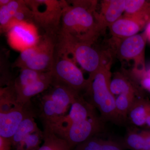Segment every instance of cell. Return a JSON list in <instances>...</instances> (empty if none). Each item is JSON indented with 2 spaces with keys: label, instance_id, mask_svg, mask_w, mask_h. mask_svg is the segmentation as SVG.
Wrapping results in <instances>:
<instances>
[{
  "label": "cell",
  "instance_id": "obj_1",
  "mask_svg": "<svg viewBox=\"0 0 150 150\" xmlns=\"http://www.w3.org/2000/svg\"><path fill=\"white\" fill-rule=\"evenodd\" d=\"M62 1L63 15L57 36L92 45L103 33L96 11L97 1Z\"/></svg>",
  "mask_w": 150,
  "mask_h": 150
},
{
  "label": "cell",
  "instance_id": "obj_2",
  "mask_svg": "<svg viewBox=\"0 0 150 150\" xmlns=\"http://www.w3.org/2000/svg\"><path fill=\"white\" fill-rule=\"evenodd\" d=\"M111 64L112 59L110 53H108L99 69L87 79L88 84L86 93L90 99L87 100L98 110L104 122L122 125L124 123L116 112L115 97L110 89Z\"/></svg>",
  "mask_w": 150,
  "mask_h": 150
},
{
  "label": "cell",
  "instance_id": "obj_3",
  "mask_svg": "<svg viewBox=\"0 0 150 150\" xmlns=\"http://www.w3.org/2000/svg\"><path fill=\"white\" fill-rule=\"evenodd\" d=\"M48 89L40 97L38 116L44 127L50 128L67 114L73 102L81 94L54 81Z\"/></svg>",
  "mask_w": 150,
  "mask_h": 150
},
{
  "label": "cell",
  "instance_id": "obj_4",
  "mask_svg": "<svg viewBox=\"0 0 150 150\" xmlns=\"http://www.w3.org/2000/svg\"><path fill=\"white\" fill-rule=\"evenodd\" d=\"M92 46L88 43L57 37L56 53L68 56L71 55L73 61L88 73V78H91L101 67L108 52H99Z\"/></svg>",
  "mask_w": 150,
  "mask_h": 150
},
{
  "label": "cell",
  "instance_id": "obj_5",
  "mask_svg": "<svg viewBox=\"0 0 150 150\" xmlns=\"http://www.w3.org/2000/svg\"><path fill=\"white\" fill-rule=\"evenodd\" d=\"M25 1L32 11L33 23L36 27L42 28L45 34L57 37L61 28L63 15L62 1Z\"/></svg>",
  "mask_w": 150,
  "mask_h": 150
},
{
  "label": "cell",
  "instance_id": "obj_6",
  "mask_svg": "<svg viewBox=\"0 0 150 150\" xmlns=\"http://www.w3.org/2000/svg\"><path fill=\"white\" fill-rule=\"evenodd\" d=\"M53 81L67 86L78 93L86 91L88 81L69 57L55 52L54 64L50 71Z\"/></svg>",
  "mask_w": 150,
  "mask_h": 150
},
{
  "label": "cell",
  "instance_id": "obj_7",
  "mask_svg": "<svg viewBox=\"0 0 150 150\" xmlns=\"http://www.w3.org/2000/svg\"><path fill=\"white\" fill-rule=\"evenodd\" d=\"M116 40L115 53L119 59L134 62V74L146 71L145 48L147 40L145 32Z\"/></svg>",
  "mask_w": 150,
  "mask_h": 150
},
{
  "label": "cell",
  "instance_id": "obj_8",
  "mask_svg": "<svg viewBox=\"0 0 150 150\" xmlns=\"http://www.w3.org/2000/svg\"><path fill=\"white\" fill-rule=\"evenodd\" d=\"M105 122L97 114L86 120L72 124L56 135L65 140L71 149L97 136L104 129Z\"/></svg>",
  "mask_w": 150,
  "mask_h": 150
},
{
  "label": "cell",
  "instance_id": "obj_9",
  "mask_svg": "<svg viewBox=\"0 0 150 150\" xmlns=\"http://www.w3.org/2000/svg\"><path fill=\"white\" fill-rule=\"evenodd\" d=\"M8 40L12 48L22 51L35 46L41 37L38 35L37 27L31 23H16L8 28Z\"/></svg>",
  "mask_w": 150,
  "mask_h": 150
},
{
  "label": "cell",
  "instance_id": "obj_10",
  "mask_svg": "<svg viewBox=\"0 0 150 150\" xmlns=\"http://www.w3.org/2000/svg\"><path fill=\"white\" fill-rule=\"evenodd\" d=\"M96 109L91 103L80 95L73 102L69 112L51 127L48 128L55 135H58L72 124L79 123L96 115Z\"/></svg>",
  "mask_w": 150,
  "mask_h": 150
},
{
  "label": "cell",
  "instance_id": "obj_11",
  "mask_svg": "<svg viewBox=\"0 0 150 150\" xmlns=\"http://www.w3.org/2000/svg\"><path fill=\"white\" fill-rule=\"evenodd\" d=\"M39 43L40 48L37 53L22 68H27L40 72L51 71L56 52V37L44 34Z\"/></svg>",
  "mask_w": 150,
  "mask_h": 150
},
{
  "label": "cell",
  "instance_id": "obj_12",
  "mask_svg": "<svg viewBox=\"0 0 150 150\" xmlns=\"http://www.w3.org/2000/svg\"><path fill=\"white\" fill-rule=\"evenodd\" d=\"M150 21V16L140 14L131 16H122L109 27L114 40H120L137 35Z\"/></svg>",
  "mask_w": 150,
  "mask_h": 150
},
{
  "label": "cell",
  "instance_id": "obj_13",
  "mask_svg": "<svg viewBox=\"0 0 150 150\" xmlns=\"http://www.w3.org/2000/svg\"><path fill=\"white\" fill-rule=\"evenodd\" d=\"M33 109L30 103L19 105L8 112L0 113V137L11 140L22 121Z\"/></svg>",
  "mask_w": 150,
  "mask_h": 150
},
{
  "label": "cell",
  "instance_id": "obj_14",
  "mask_svg": "<svg viewBox=\"0 0 150 150\" xmlns=\"http://www.w3.org/2000/svg\"><path fill=\"white\" fill-rule=\"evenodd\" d=\"M126 8V0H103L98 16L103 32L122 16Z\"/></svg>",
  "mask_w": 150,
  "mask_h": 150
},
{
  "label": "cell",
  "instance_id": "obj_15",
  "mask_svg": "<svg viewBox=\"0 0 150 150\" xmlns=\"http://www.w3.org/2000/svg\"><path fill=\"white\" fill-rule=\"evenodd\" d=\"M52 81L53 78L51 71L47 72L40 79L16 93L18 102L22 105L30 103L32 98L44 92L49 88Z\"/></svg>",
  "mask_w": 150,
  "mask_h": 150
},
{
  "label": "cell",
  "instance_id": "obj_16",
  "mask_svg": "<svg viewBox=\"0 0 150 150\" xmlns=\"http://www.w3.org/2000/svg\"><path fill=\"white\" fill-rule=\"evenodd\" d=\"M110 88L111 92L115 96L123 94H133L137 96H142L137 83L121 73L115 74L112 79H111Z\"/></svg>",
  "mask_w": 150,
  "mask_h": 150
},
{
  "label": "cell",
  "instance_id": "obj_17",
  "mask_svg": "<svg viewBox=\"0 0 150 150\" xmlns=\"http://www.w3.org/2000/svg\"><path fill=\"white\" fill-rule=\"evenodd\" d=\"M150 100L142 96L136 97L128 113V120L138 127L146 126Z\"/></svg>",
  "mask_w": 150,
  "mask_h": 150
},
{
  "label": "cell",
  "instance_id": "obj_18",
  "mask_svg": "<svg viewBox=\"0 0 150 150\" xmlns=\"http://www.w3.org/2000/svg\"><path fill=\"white\" fill-rule=\"evenodd\" d=\"M35 114L33 109L22 121L18 129L11 139L13 150L17 147L25 137L38 129L34 118Z\"/></svg>",
  "mask_w": 150,
  "mask_h": 150
},
{
  "label": "cell",
  "instance_id": "obj_19",
  "mask_svg": "<svg viewBox=\"0 0 150 150\" xmlns=\"http://www.w3.org/2000/svg\"><path fill=\"white\" fill-rule=\"evenodd\" d=\"M25 4L23 0H11L6 5L0 7V28L1 32H6L15 14Z\"/></svg>",
  "mask_w": 150,
  "mask_h": 150
},
{
  "label": "cell",
  "instance_id": "obj_20",
  "mask_svg": "<svg viewBox=\"0 0 150 150\" xmlns=\"http://www.w3.org/2000/svg\"><path fill=\"white\" fill-rule=\"evenodd\" d=\"M43 143L38 150H72L65 140L57 137L48 127H44Z\"/></svg>",
  "mask_w": 150,
  "mask_h": 150
},
{
  "label": "cell",
  "instance_id": "obj_21",
  "mask_svg": "<svg viewBox=\"0 0 150 150\" xmlns=\"http://www.w3.org/2000/svg\"><path fill=\"white\" fill-rule=\"evenodd\" d=\"M46 72H40L27 68L21 69L20 73L13 82L16 93L43 77Z\"/></svg>",
  "mask_w": 150,
  "mask_h": 150
},
{
  "label": "cell",
  "instance_id": "obj_22",
  "mask_svg": "<svg viewBox=\"0 0 150 150\" xmlns=\"http://www.w3.org/2000/svg\"><path fill=\"white\" fill-rule=\"evenodd\" d=\"M125 150H148L144 139L139 132L129 129L126 136L120 142Z\"/></svg>",
  "mask_w": 150,
  "mask_h": 150
},
{
  "label": "cell",
  "instance_id": "obj_23",
  "mask_svg": "<svg viewBox=\"0 0 150 150\" xmlns=\"http://www.w3.org/2000/svg\"><path fill=\"white\" fill-rule=\"evenodd\" d=\"M136 96L129 94H123L115 98V108L117 114L123 123L128 121L129 110Z\"/></svg>",
  "mask_w": 150,
  "mask_h": 150
},
{
  "label": "cell",
  "instance_id": "obj_24",
  "mask_svg": "<svg viewBox=\"0 0 150 150\" xmlns=\"http://www.w3.org/2000/svg\"><path fill=\"white\" fill-rule=\"evenodd\" d=\"M43 139V131L38 128L23 138L14 150H38Z\"/></svg>",
  "mask_w": 150,
  "mask_h": 150
},
{
  "label": "cell",
  "instance_id": "obj_25",
  "mask_svg": "<svg viewBox=\"0 0 150 150\" xmlns=\"http://www.w3.org/2000/svg\"><path fill=\"white\" fill-rule=\"evenodd\" d=\"M150 8V1L126 0V8L123 15L131 16L144 12Z\"/></svg>",
  "mask_w": 150,
  "mask_h": 150
},
{
  "label": "cell",
  "instance_id": "obj_26",
  "mask_svg": "<svg viewBox=\"0 0 150 150\" xmlns=\"http://www.w3.org/2000/svg\"><path fill=\"white\" fill-rule=\"evenodd\" d=\"M40 41L35 46L28 48L21 51L18 58L12 65L13 67H18L21 69L25 64L33 58L40 48Z\"/></svg>",
  "mask_w": 150,
  "mask_h": 150
},
{
  "label": "cell",
  "instance_id": "obj_27",
  "mask_svg": "<svg viewBox=\"0 0 150 150\" xmlns=\"http://www.w3.org/2000/svg\"><path fill=\"white\" fill-rule=\"evenodd\" d=\"M136 76L139 80L140 83L142 88L150 93V68L136 75Z\"/></svg>",
  "mask_w": 150,
  "mask_h": 150
},
{
  "label": "cell",
  "instance_id": "obj_28",
  "mask_svg": "<svg viewBox=\"0 0 150 150\" xmlns=\"http://www.w3.org/2000/svg\"><path fill=\"white\" fill-rule=\"evenodd\" d=\"M12 149L11 140L0 137V150H11Z\"/></svg>",
  "mask_w": 150,
  "mask_h": 150
},
{
  "label": "cell",
  "instance_id": "obj_29",
  "mask_svg": "<svg viewBox=\"0 0 150 150\" xmlns=\"http://www.w3.org/2000/svg\"><path fill=\"white\" fill-rule=\"evenodd\" d=\"M140 134L144 139L148 150H150V129L143 130L140 131Z\"/></svg>",
  "mask_w": 150,
  "mask_h": 150
},
{
  "label": "cell",
  "instance_id": "obj_30",
  "mask_svg": "<svg viewBox=\"0 0 150 150\" xmlns=\"http://www.w3.org/2000/svg\"><path fill=\"white\" fill-rule=\"evenodd\" d=\"M144 32L146 36L147 40L150 43V21L146 26V29Z\"/></svg>",
  "mask_w": 150,
  "mask_h": 150
},
{
  "label": "cell",
  "instance_id": "obj_31",
  "mask_svg": "<svg viewBox=\"0 0 150 150\" xmlns=\"http://www.w3.org/2000/svg\"><path fill=\"white\" fill-rule=\"evenodd\" d=\"M146 126L150 129V102L146 118Z\"/></svg>",
  "mask_w": 150,
  "mask_h": 150
},
{
  "label": "cell",
  "instance_id": "obj_32",
  "mask_svg": "<svg viewBox=\"0 0 150 150\" xmlns=\"http://www.w3.org/2000/svg\"><path fill=\"white\" fill-rule=\"evenodd\" d=\"M11 0H0V7L8 4Z\"/></svg>",
  "mask_w": 150,
  "mask_h": 150
},
{
  "label": "cell",
  "instance_id": "obj_33",
  "mask_svg": "<svg viewBox=\"0 0 150 150\" xmlns=\"http://www.w3.org/2000/svg\"></svg>",
  "mask_w": 150,
  "mask_h": 150
}]
</instances>
